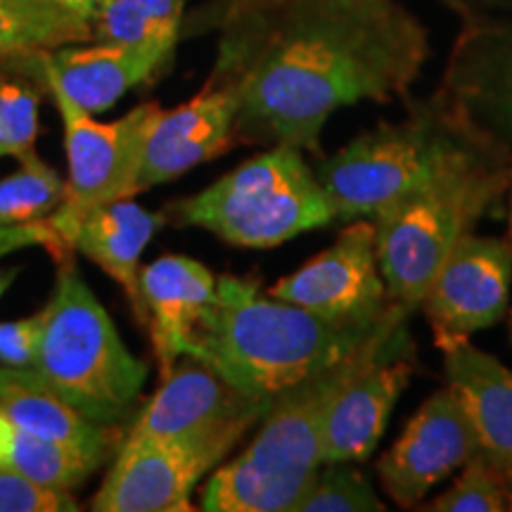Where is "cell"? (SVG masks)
I'll list each match as a JSON object with an SVG mask.
<instances>
[{"label": "cell", "instance_id": "6da1fadb", "mask_svg": "<svg viewBox=\"0 0 512 512\" xmlns=\"http://www.w3.org/2000/svg\"><path fill=\"white\" fill-rule=\"evenodd\" d=\"M207 83L238 100L235 143L318 152L342 107L406 98L427 57L425 24L399 0H219Z\"/></svg>", "mask_w": 512, "mask_h": 512}, {"label": "cell", "instance_id": "7a4b0ae2", "mask_svg": "<svg viewBox=\"0 0 512 512\" xmlns=\"http://www.w3.org/2000/svg\"><path fill=\"white\" fill-rule=\"evenodd\" d=\"M399 311L377 325L339 323L280 299H261L259 280L221 275L188 354L235 389L275 403L280 396L408 325Z\"/></svg>", "mask_w": 512, "mask_h": 512}, {"label": "cell", "instance_id": "3957f363", "mask_svg": "<svg viewBox=\"0 0 512 512\" xmlns=\"http://www.w3.org/2000/svg\"><path fill=\"white\" fill-rule=\"evenodd\" d=\"M411 351L415 344L408 325H403L392 337L370 344L280 396L245 451L211 472L202 489L200 510L294 512L323 465L325 418L335 396L370 363Z\"/></svg>", "mask_w": 512, "mask_h": 512}, {"label": "cell", "instance_id": "277c9868", "mask_svg": "<svg viewBox=\"0 0 512 512\" xmlns=\"http://www.w3.org/2000/svg\"><path fill=\"white\" fill-rule=\"evenodd\" d=\"M486 162L510 159L479 140L432 93L427 98L406 95L401 119L358 133L313 169L335 204L337 219L356 221L375 216L384 204L427 188L453 171Z\"/></svg>", "mask_w": 512, "mask_h": 512}, {"label": "cell", "instance_id": "5b68a950", "mask_svg": "<svg viewBox=\"0 0 512 512\" xmlns=\"http://www.w3.org/2000/svg\"><path fill=\"white\" fill-rule=\"evenodd\" d=\"M57 266L34 370L69 406L112 430L136 406L147 366L128 351L79 266L72 259Z\"/></svg>", "mask_w": 512, "mask_h": 512}, {"label": "cell", "instance_id": "8992f818", "mask_svg": "<svg viewBox=\"0 0 512 512\" xmlns=\"http://www.w3.org/2000/svg\"><path fill=\"white\" fill-rule=\"evenodd\" d=\"M171 219L209 230L228 245L268 249L330 226L337 211L304 150L273 145L178 202Z\"/></svg>", "mask_w": 512, "mask_h": 512}, {"label": "cell", "instance_id": "52a82bcc", "mask_svg": "<svg viewBox=\"0 0 512 512\" xmlns=\"http://www.w3.org/2000/svg\"><path fill=\"white\" fill-rule=\"evenodd\" d=\"M510 183V162H486L453 171L377 211V259L394 304L411 313L418 309L446 256L501 204Z\"/></svg>", "mask_w": 512, "mask_h": 512}, {"label": "cell", "instance_id": "ba28073f", "mask_svg": "<svg viewBox=\"0 0 512 512\" xmlns=\"http://www.w3.org/2000/svg\"><path fill=\"white\" fill-rule=\"evenodd\" d=\"M50 93L64 124L69 178L64 185V200L48 221L64 245L72 249L76 223L88 211L133 197L147 133L162 107L157 102H143L126 117L102 124L93 119V114L76 107L67 95Z\"/></svg>", "mask_w": 512, "mask_h": 512}, {"label": "cell", "instance_id": "9c48e42d", "mask_svg": "<svg viewBox=\"0 0 512 512\" xmlns=\"http://www.w3.org/2000/svg\"><path fill=\"white\" fill-rule=\"evenodd\" d=\"M245 432L183 441L126 439L93 496L95 512H188L192 491L240 444Z\"/></svg>", "mask_w": 512, "mask_h": 512}, {"label": "cell", "instance_id": "30bf717a", "mask_svg": "<svg viewBox=\"0 0 512 512\" xmlns=\"http://www.w3.org/2000/svg\"><path fill=\"white\" fill-rule=\"evenodd\" d=\"M268 294L339 323L377 325L406 311L389 297L377 259L375 223L363 219L351 221L335 245L278 280Z\"/></svg>", "mask_w": 512, "mask_h": 512}, {"label": "cell", "instance_id": "8fae6325", "mask_svg": "<svg viewBox=\"0 0 512 512\" xmlns=\"http://www.w3.org/2000/svg\"><path fill=\"white\" fill-rule=\"evenodd\" d=\"M441 102L512 162V19H467L448 53Z\"/></svg>", "mask_w": 512, "mask_h": 512}, {"label": "cell", "instance_id": "7c38bea8", "mask_svg": "<svg viewBox=\"0 0 512 512\" xmlns=\"http://www.w3.org/2000/svg\"><path fill=\"white\" fill-rule=\"evenodd\" d=\"M510 290V242L467 233L439 266L418 309L425 313L434 344L441 349L501 323L508 313Z\"/></svg>", "mask_w": 512, "mask_h": 512}, {"label": "cell", "instance_id": "4fadbf2b", "mask_svg": "<svg viewBox=\"0 0 512 512\" xmlns=\"http://www.w3.org/2000/svg\"><path fill=\"white\" fill-rule=\"evenodd\" d=\"M479 451L463 401L451 387L434 392L377 460L384 494L401 508H420L427 491Z\"/></svg>", "mask_w": 512, "mask_h": 512}, {"label": "cell", "instance_id": "5bb4252c", "mask_svg": "<svg viewBox=\"0 0 512 512\" xmlns=\"http://www.w3.org/2000/svg\"><path fill=\"white\" fill-rule=\"evenodd\" d=\"M273 403L247 396L209 366L183 356L145 411L131 425V441H183L219 432H249Z\"/></svg>", "mask_w": 512, "mask_h": 512}, {"label": "cell", "instance_id": "9a60e30c", "mask_svg": "<svg viewBox=\"0 0 512 512\" xmlns=\"http://www.w3.org/2000/svg\"><path fill=\"white\" fill-rule=\"evenodd\" d=\"M235 117V95L211 83L176 110H159L147 133L133 197L226 155L235 145Z\"/></svg>", "mask_w": 512, "mask_h": 512}, {"label": "cell", "instance_id": "2e32d148", "mask_svg": "<svg viewBox=\"0 0 512 512\" xmlns=\"http://www.w3.org/2000/svg\"><path fill=\"white\" fill-rule=\"evenodd\" d=\"M216 278L183 254H164L140 271V299L162 377L188 354L195 328L216 299Z\"/></svg>", "mask_w": 512, "mask_h": 512}, {"label": "cell", "instance_id": "e0dca14e", "mask_svg": "<svg viewBox=\"0 0 512 512\" xmlns=\"http://www.w3.org/2000/svg\"><path fill=\"white\" fill-rule=\"evenodd\" d=\"M413 373L411 351L380 358L351 377L325 418L323 463H363L373 456Z\"/></svg>", "mask_w": 512, "mask_h": 512}, {"label": "cell", "instance_id": "ac0fdd59", "mask_svg": "<svg viewBox=\"0 0 512 512\" xmlns=\"http://www.w3.org/2000/svg\"><path fill=\"white\" fill-rule=\"evenodd\" d=\"M24 62L36 64L50 91L67 95L88 114L110 110L126 91L169 64L152 50L102 41H95L93 46L76 43L48 50L24 57Z\"/></svg>", "mask_w": 512, "mask_h": 512}, {"label": "cell", "instance_id": "d6986e66", "mask_svg": "<svg viewBox=\"0 0 512 512\" xmlns=\"http://www.w3.org/2000/svg\"><path fill=\"white\" fill-rule=\"evenodd\" d=\"M439 351L448 387L470 415L479 453L508 486L512 510V370L470 339L444 344Z\"/></svg>", "mask_w": 512, "mask_h": 512}, {"label": "cell", "instance_id": "ffe728a7", "mask_svg": "<svg viewBox=\"0 0 512 512\" xmlns=\"http://www.w3.org/2000/svg\"><path fill=\"white\" fill-rule=\"evenodd\" d=\"M0 413L17 427L53 441L69 451L105 463L110 458L114 434L95 425L69 406L34 368H12L0 363Z\"/></svg>", "mask_w": 512, "mask_h": 512}, {"label": "cell", "instance_id": "44dd1931", "mask_svg": "<svg viewBox=\"0 0 512 512\" xmlns=\"http://www.w3.org/2000/svg\"><path fill=\"white\" fill-rule=\"evenodd\" d=\"M164 221L166 214L147 211L133 202V197H124L88 211L72 233L74 252L91 259L114 283L124 287L140 323H145L140 299V256Z\"/></svg>", "mask_w": 512, "mask_h": 512}, {"label": "cell", "instance_id": "7402d4cb", "mask_svg": "<svg viewBox=\"0 0 512 512\" xmlns=\"http://www.w3.org/2000/svg\"><path fill=\"white\" fill-rule=\"evenodd\" d=\"M93 41V22L64 0H0V57L48 53Z\"/></svg>", "mask_w": 512, "mask_h": 512}, {"label": "cell", "instance_id": "603a6c76", "mask_svg": "<svg viewBox=\"0 0 512 512\" xmlns=\"http://www.w3.org/2000/svg\"><path fill=\"white\" fill-rule=\"evenodd\" d=\"M185 0H102L93 17V41L117 43L174 55L183 24Z\"/></svg>", "mask_w": 512, "mask_h": 512}, {"label": "cell", "instance_id": "cb8c5ba5", "mask_svg": "<svg viewBox=\"0 0 512 512\" xmlns=\"http://www.w3.org/2000/svg\"><path fill=\"white\" fill-rule=\"evenodd\" d=\"M0 465L57 491L79 489L100 467L81 453L22 430L5 413H0Z\"/></svg>", "mask_w": 512, "mask_h": 512}, {"label": "cell", "instance_id": "d4e9b609", "mask_svg": "<svg viewBox=\"0 0 512 512\" xmlns=\"http://www.w3.org/2000/svg\"><path fill=\"white\" fill-rule=\"evenodd\" d=\"M64 183L36 152L22 159V169L0 181V228L48 219L64 200Z\"/></svg>", "mask_w": 512, "mask_h": 512}, {"label": "cell", "instance_id": "484cf974", "mask_svg": "<svg viewBox=\"0 0 512 512\" xmlns=\"http://www.w3.org/2000/svg\"><path fill=\"white\" fill-rule=\"evenodd\" d=\"M387 508L356 463H323L294 512H380Z\"/></svg>", "mask_w": 512, "mask_h": 512}, {"label": "cell", "instance_id": "4316f807", "mask_svg": "<svg viewBox=\"0 0 512 512\" xmlns=\"http://www.w3.org/2000/svg\"><path fill=\"white\" fill-rule=\"evenodd\" d=\"M427 512H503L510 510V494L503 477L482 453H475L460 467L456 477L444 494L432 503L420 505Z\"/></svg>", "mask_w": 512, "mask_h": 512}, {"label": "cell", "instance_id": "83f0119b", "mask_svg": "<svg viewBox=\"0 0 512 512\" xmlns=\"http://www.w3.org/2000/svg\"><path fill=\"white\" fill-rule=\"evenodd\" d=\"M41 100L19 81H0V157L24 159L34 152Z\"/></svg>", "mask_w": 512, "mask_h": 512}, {"label": "cell", "instance_id": "f1b7e54d", "mask_svg": "<svg viewBox=\"0 0 512 512\" xmlns=\"http://www.w3.org/2000/svg\"><path fill=\"white\" fill-rule=\"evenodd\" d=\"M72 491H57L31 482L10 467L0 465V512H76Z\"/></svg>", "mask_w": 512, "mask_h": 512}, {"label": "cell", "instance_id": "f546056e", "mask_svg": "<svg viewBox=\"0 0 512 512\" xmlns=\"http://www.w3.org/2000/svg\"><path fill=\"white\" fill-rule=\"evenodd\" d=\"M46 311L22 320L0 323V363L12 368H34L38 349H41Z\"/></svg>", "mask_w": 512, "mask_h": 512}, {"label": "cell", "instance_id": "4dcf8cb0", "mask_svg": "<svg viewBox=\"0 0 512 512\" xmlns=\"http://www.w3.org/2000/svg\"><path fill=\"white\" fill-rule=\"evenodd\" d=\"M448 10L467 22V19H512V0H441Z\"/></svg>", "mask_w": 512, "mask_h": 512}, {"label": "cell", "instance_id": "1f68e13d", "mask_svg": "<svg viewBox=\"0 0 512 512\" xmlns=\"http://www.w3.org/2000/svg\"><path fill=\"white\" fill-rule=\"evenodd\" d=\"M64 3L72 5L74 10H79L83 17H88V19H91V22H93L95 12L100 10V3H102V0H64Z\"/></svg>", "mask_w": 512, "mask_h": 512}, {"label": "cell", "instance_id": "d6a6232c", "mask_svg": "<svg viewBox=\"0 0 512 512\" xmlns=\"http://www.w3.org/2000/svg\"><path fill=\"white\" fill-rule=\"evenodd\" d=\"M19 275V268H0V297L8 292V287L15 283V278Z\"/></svg>", "mask_w": 512, "mask_h": 512}, {"label": "cell", "instance_id": "836d02e7", "mask_svg": "<svg viewBox=\"0 0 512 512\" xmlns=\"http://www.w3.org/2000/svg\"><path fill=\"white\" fill-rule=\"evenodd\" d=\"M510 216H508V242H510V245H512V183H510Z\"/></svg>", "mask_w": 512, "mask_h": 512}, {"label": "cell", "instance_id": "e575fe53", "mask_svg": "<svg viewBox=\"0 0 512 512\" xmlns=\"http://www.w3.org/2000/svg\"><path fill=\"white\" fill-rule=\"evenodd\" d=\"M510 342H512V313H510Z\"/></svg>", "mask_w": 512, "mask_h": 512}]
</instances>
